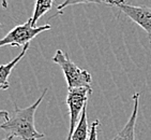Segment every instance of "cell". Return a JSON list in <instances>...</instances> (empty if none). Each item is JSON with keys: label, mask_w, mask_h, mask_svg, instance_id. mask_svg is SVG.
<instances>
[{"label": "cell", "mask_w": 151, "mask_h": 140, "mask_svg": "<svg viewBox=\"0 0 151 140\" xmlns=\"http://www.w3.org/2000/svg\"><path fill=\"white\" fill-rule=\"evenodd\" d=\"M47 88L43 90V93L38 100L27 108H20L14 105V110L11 117H9V112L1 111L4 122L1 124V129L6 131L9 135H13L14 137L19 138L20 140H39L44 138V134L39 133L35 126V113L41 101L47 93Z\"/></svg>", "instance_id": "6da1fadb"}, {"label": "cell", "mask_w": 151, "mask_h": 140, "mask_svg": "<svg viewBox=\"0 0 151 140\" xmlns=\"http://www.w3.org/2000/svg\"><path fill=\"white\" fill-rule=\"evenodd\" d=\"M90 131L88 128V121H87V104L85 105L81 117L78 124L76 126L75 131L72 135V140H88L89 139Z\"/></svg>", "instance_id": "ba28073f"}, {"label": "cell", "mask_w": 151, "mask_h": 140, "mask_svg": "<svg viewBox=\"0 0 151 140\" xmlns=\"http://www.w3.org/2000/svg\"><path fill=\"white\" fill-rule=\"evenodd\" d=\"M139 93H134L133 95V111L131 117H129L128 122L124 127L111 140H135V126H136L137 113H138V105H139Z\"/></svg>", "instance_id": "8992f818"}, {"label": "cell", "mask_w": 151, "mask_h": 140, "mask_svg": "<svg viewBox=\"0 0 151 140\" xmlns=\"http://www.w3.org/2000/svg\"><path fill=\"white\" fill-rule=\"evenodd\" d=\"M1 1H2V7L4 9H6L8 8V0H1Z\"/></svg>", "instance_id": "7c38bea8"}, {"label": "cell", "mask_w": 151, "mask_h": 140, "mask_svg": "<svg viewBox=\"0 0 151 140\" xmlns=\"http://www.w3.org/2000/svg\"><path fill=\"white\" fill-rule=\"evenodd\" d=\"M28 49H29V43H27L26 45H24L23 50H22L19 55H18L17 57H15L12 61H10L9 64L1 65V67H0V88L2 90H8V88H10V83L8 80H9V77H10V74H11L12 69H13V68L15 67V65H17L20 59L25 56V54L27 53Z\"/></svg>", "instance_id": "52a82bcc"}, {"label": "cell", "mask_w": 151, "mask_h": 140, "mask_svg": "<svg viewBox=\"0 0 151 140\" xmlns=\"http://www.w3.org/2000/svg\"><path fill=\"white\" fill-rule=\"evenodd\" d=\"M91 93L92 90L88 88H76L69 90L68 92L67 105L70 112V126L67 140H72V135L81 120L85 105L87 104L88 95Z\"/></svg>", "instance_id": "277c9868"}, {"label": "cell", "mask_w": 151, "mask_h": 140, "mask_svg": "<svg viewBox=\"0 0 151 140\" xmlns=\"http://www.w3.org/2000/svg\"><path fill=\"white\" fill-rule=\"evenodd\" d=\"M14 136H13V135H9V136H8V137L6 138H4V139L3 140H14Z\"/></svg>", "instance_id": "4fadbf2b"}, {"label": "cell", "mask_w": 151, "mask_h": 140, "mask_svg": "<svg viewBox=\"0 0 151 140\" xmlns=\"http://www.w3.org/2000/svg\"><path fill=\"white\" fill-rule=\"evenodd\" d=\"M52 61L55 64L59 65L63 71L68 83V90H72V88H88L92 90L91 74L87 70L81 69L75 63H73L63 51H61L60 49L56 51Z\"/></svg>", "instance_id": "7a4b0ae2"}, {"label": "cell", "mask_w": 151, "mask_h": 140, "mask_svg": "<svg viewBox=\"0 0 151 140\" xmlns=\"http://www.w3.org/2000/svg\"><path fill=\"white\" fill-rule=\"evenodd\" d=\"M54 1H56V0H37L35 11H33V15H32L31 18L33 26L37 25L40 18H42L45 13H47V12L52 9Z\"/></svg>", "instance_id": "9c48e42d"}, {"label": "cell", "mask_w": 151, "mask_h": 140, "mask_svg": "<svg viewBox=\"0 0 151 140\" xmlns=\"http://www.w3.org/2000/svg\"><path fill=\"white\" fill-rule=\"evenodd\" d=\"M107 0H64L62 4H59L57 7V11L60 12L69 6H75V4H88V3H105L106 4Z\"/></svg>", "instance_id": "30bf717a"}, {"label": "cell", "mask_w": 151, "mask_h": 140, "mask_svg": "<svg viewBox=\"0 0 151 140\" xmlns=\"http://www.w3.org/2000/svg\"><path fill=\"white\" fill-rule=\"evenodd\" d=\"M52 29V26L46 24L43 26L37 27L33 26L32 24L31 18L27 20L26 23L18 25V26L14 27L9 34L0 41V47H24L27 43H29L32 39H35L39 34L43 31H47V30Z\"/></svg>", "instance_id": "3957f363"}, {"label": "cell", "mask_w": 151, "mask_h": 140, "mask_svg": "<svg viewBox=\"0 0 151 140\" xmlns=\"http://www.w3.org/2000/svg\"><path fill=\"white\" fill-rule=\"evenodd\" d=\"M107 6L117 7L134 23L139 25L148 35L151 43V7H136L128 3L125 0H107Z\"/></svg>", "instance_id": "5b68a950"}, {"label": "cell", "mask_w": 151, "mask_h": 140, "mask_svg": "<svg viewBox=\"0 0 151 140\" xmlns=\"http://www.w3.org/2000/svg\"><path fill=\"white\" fill-rule=\"evenodd\" d=\"M99 127H100V121L96 120L93 121L90 127V135L88 140H98V135H99Z\"/></svg>", "instance_id": "8fae6325"}]
</instances>
